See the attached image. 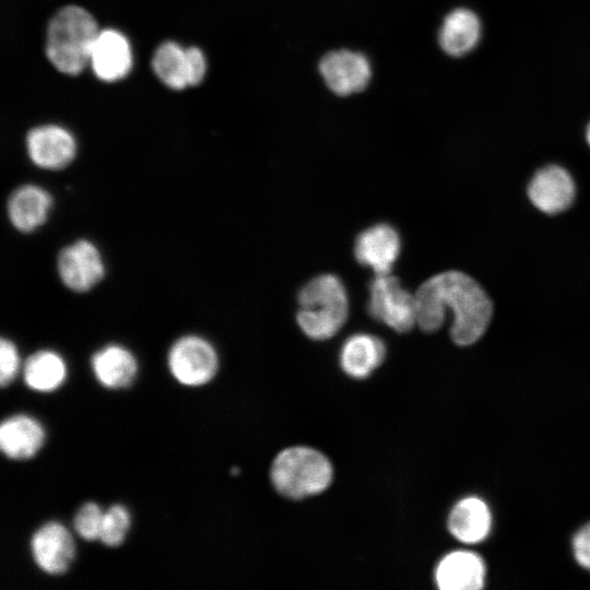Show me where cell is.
Returning <instances> with one entry per match:
<instances>
[{
    "instance_id": "9a60e30c",
    "label": "cell",
    "mask_w": 590,
    "mask_h": 590,
    "mask_svg": "<svg viewBox=\"0 0 590 590\" xmlns=\"http://www.w3.org/2000/svg\"><path fill=\"white\" fill-rule=\"evenodd\" d=\"M486 568L476 553L457 550L437 564L434 578L441 590H479L484 587Z\"/></svg>"
},
{
    "instance_id": "ba28073f",
    "label": "cell",
    "mask_w": 590,
    "mask_h": 590,
    "mask_svg": "<svg viewBox=\"0 0 590 590\" xmlns=\"http://www.w3.org/2000/svg\"><path fill=\"white\" fill-rule=\"evenodd\" d=\"M57 270L62 283L76 293L92 290L105 275L99 250L86 239H79L60 250Z\"/></svg>"
},
{
    "instance_id": "d6986e66",
    "label": "cell",
    "mask_w": 590,
    "mask_h": 590,
    "mask_svg": "<svg viewBox=\"0 0 590 590\" xmlns=\"http://www.w3.org/2000/svg\"><path fill=\"white\" fill-rule=\"evenodd\" d=\"M386 357L385 343L373 334L356 333L349 337L340 351L342 370L354 379H365Z\"/></svg>"
},
{
    "instance_id": "52a82bcc",
    "label": "cell",
    "mask_w": 590,
    "mask_h": 590,
    "mask_svg": "<svg viewBox=\"0 0 590 590\" xmlns=\"http://www.w3.org/2000/svg\"><path fill=\"white\" fill-rule=\"evenodd\" d=\"M152 68L160 81L172 90H184L202 82L205 57L198 47H182L175 42L161 44L152 58Z\"/></svg>"
},
{
    "instance_id": "5bb4252c",
    "label": "cell",
    "mask_w": 590,
    "mask_h": 590,
    "mask_svg": "<svg viewBox=\"0 0 590 590\" xmlns=\"http://www.w3.org/2000/svg\"><path fill=\"white\" fill-rule=\"evenodd\" d=\"M104 82L123 79L132 67V50L127 37L116 30L99 31L92 47L90 63Z\"/></svg>"
},
{
    "instance_id": "ac0fdd59",
    "label": "cell",
    "mask_w": 590,
    "mask_h": 590,
    "mask_svg": "<svg viewBox=\"0 0 590 590\" xmlns=\"http://www.w3.org/2000/svg\"><path fill=\"white\" fill-rule=\"evenodd\" d=\"M51 206L48 191L36 185H23L9 197L8 216L17 231L31 233L44 225Z\"/></svg>"
},
{
    "instance_id": "6da1fadb",
    "label": "cell",
    "mask_w": 590,
    "mask_h": 590,
    "mask_svg": "<svg viewBox=\"0 0 590 590\" xmlns=\"http://www.w3.org/2000/svg\"><path fill=\"white\" fill-rule=\"evenodd\" d=\"M414 295L416 323L425 332L440 329L450 309L453 316L450 335L458 345L475 343L491 322V299L479 283L463 272L451 270L433 275Z\"/></svg>"
},
{
    "instance_id": "8992f818",
    "label": "cell",
    "mask_w": 590,
    "mask_h": 590,
    "mask_svg": "<svg viewBox=\"0 0 590 590\" xmlns=\"http://www.w3.org/2000/svg\"><path fill=\"white\" fill-rule=\"evenodd\" d=\"M173 377L181 385L199 387L211 381L219 369L213 345L198 335H185L170 347L167 357Z\"/></svg>"
},
{
    "instance_id": "5b68a950",
    "label": "cell",
    "mask_w": 590,
    "mask_h": 590,
    "mask_svg": "<svg viewBox=\"0 0 590 590\" xmlns=\"http://www.w3.org/2000/svg\"><path fill=\"white\" fill-rule=\"evenodd\" d=\"M368 312L394 331L406 332L416 323L415 295L390 273L376 275L369 284Z\"/></svg>"
},
{
    "instance_id": "7a4b0ae2",
    "label": "cell",
    "mask_w": 590,
    "mask_h": 590,
    "mask_svg": "<svg viewBox=\"0 0 590 590\" xmlns=\"http://www.w3.org/2000/svg\"><path fill=\"white\" fill-rule=\"evenodd\" d=\"M99 33L93 15L78 5L60 9L50 20L46 35V55L61 73L79 74L90 63Z\"/></svg>"
},
{
    "instance_id": "30bf717a",
    "label": "cell",
    "mask_w": 590,
    "mask_h": 590,
    "mask_svg": "<svg viewBox=\"0 0 590 590\" xmlns=\"http://www.w3.org/2000/svg\"><path fill=\"white\" fill-rule=\"evenodd\" d=\"M30 545L35 564L48 575L64 574L75 557V544L71 533L57 521L38 528L32 535Z\"/></svg>"
},
{
    "instance_id": "2e32d148",
    "label": "cell",
    "mask_w": 590,
    "mask_h": 590,
    "mask_svg": "<svg viewBox=\"0 0 590 590\" xmlns=\"http://www.w3.org/2000/svg\"><path fill=\"white\" fill-rule=\"evenodd\" d=\"M42 424L26 414H15L1 423L0 448L12 460H27L36 456L45 442Z\"/></svg>"
},
{
    "instance_id": "7402d4cb",
    "label": "cell",
    "mask_w": 590,
    "mask_h": 590,
    "mask_svg": "<svg viewBox=\"0 0 590 590\" xmlns=\"http://www.w3.org/2000/svg\"><path fill=\"white\" fill-rule=\"evenodd\" d=\"M67 366L56 352L42 350L33 353L24 364L23 378L26 386L38 392L58 389L66 380Z\"/></svg>"
},
{
    "instance_id": "603a6c76",
    "label": "cell",
    "mask_w": 590,
    "mask_h": 590,
    "mask_svg": "<svg viewBox=\"0 0 590 590\" xmlns=\"http://www.w3.org/2000/svg\"><path fill=\"white\" fill-rule=\"evenodd\" d=\"M130 524L131 518L127 508L114 505L104 512L98 540L108 547H117L123 543Z\"/></svg>"
},
{
    "instance_id": "8fae6325",
    "label": "cell",
    "mask_w": 590,
    "mask_h": 590,
    "mask_svg": "<svg viewBox=\"0 0 590 590\" xmlns=\"http://www.w3.org/2000/svg\"><path fill=\"white\" fill-rule=\"evenodd\" d=\"M26 149L36 166L58 170L74 160L76 142L67 129L56 125H44L33 128L27 133Z\"/></svg>"
},
{
    "instance_id": "cb8c5ba5",
    "label": "cell",
    "mask_w": 590,
    "mask_h": 590,
    "mask_svg": "<svg viewBox=\"0 0 590 590\" xmlns=\"http://www.w3.org/2000/svg\"><path fill=\"white\" fill-rule=\"evenodd\" d=\"M104 511L95 503H85L76 512L73 524L76 533L85 541L99 539Z\"/></svg>"
},
{
    "instance_id": "484cf974",
    "label": "cell",
    "mask_w": 590,
    "mask_h": 590,
    "mask_svg": "<svg viewBox=\"0 0 590 590\" xmlns=\"http://www.w3.org/2000/svg\"><path fill=\"white\" fill-rule=\"evenodd\" d=\"M571 545L577 563L585 569L590 570V522L576 532Z\"/></svg>"
},
{
    "instance_id": "d4e9b609",
    "label": "cell",
    "mask_w": 590,
    "mask_h": 590,
    "mask_svg": "<svg viewBox=\"0 0 590 590\" xmlns=\"http://www.w3.org/2000/svg\"><path fill=\"white\" fill-rule=\"evenodd\" d=\"M0 384L9 386L16 377L20 368V356L15 344L2 337L0 342Z\"/></svg>"
},
{
    "instance_id": "9c48e42d",
    "label": "cell",
    "mask_w": 590,
    "mask_h": 590,
    "mask_svg": "<svg viewBox=\"0 0 590 590\" xmlns=\"http://www.w3.org/2000/svg\"><path fill=\"white\" fill-rule=\"evenodd\" d=\"M318 69L328 88L342 97L362 92L371 78L367 57L349 49L329 51L320 59Z\"/></svg>"
},
{
    "instance_id": "4316f807",
    "label": "cell",
    "mask_w": 590,
    "mask_h": 590,
    "mask_svg": "<svg viewBox=\"0 0 590 590\" xmlns=\"http://www.w3.org/2000/svg\"><path fill=\"white\" fill-rule=\"evenodd\" d=\"M586 138H587V141H588L589 145H590V123L587 127Z\"/></svg>"
},
{
    "instance_id": "3957f363",
    "label": "cell",
    "mask_w": 590,
    "mask_h": 590,
    "mask_svg": "<svg viewBox=\"0 0 590 590\" xmlns=\"http://www.w3.org/2000/svg\"><path fill=\"white\" fill-rule=\"evenodd\" d=\"M347 317V293L337 275H318L299 291L297 323L308 338L316 341L332 338Z\"/></svg>"
},
{
    "instance_id": "4fadbf2b",
    "label": "cell",
    "mask_w": 590,
    "mask_h": 590,
    "mask_svg": "<svg viewBox=\"0 0 590 590\" xmlns=\"http://www.w3.org/2000/svg\"><path fill=\"white\" fill-rule=\"evenodd\" d=\"M401 250L398 232L387 223L376 224L363 231L356 238V260L369 267L376 275L390 273Z\"/></svg>"
},
{
    "instance_id": "44dd1931",
    "label": "cell",
    "mask_w": 590,
    "mask_h": 590,
    "mask_svg": "<svg viewBox=\"0 0 590 590\" xmlns=\"http://www.w3.org/2000/svg\"><path fill=\"white\" fill-rule=\"evenodd\" d=\"M91 366L97 381L108 389L129 387L138 373L133 354L117 344L107 345L94 353Z\"/></svg>"
},
{
    "instance_id": "277c9868",
    "label": "cell",
    "mask_w": 590,
    "mask_h": 590,
    "mask_svg": "<svg viewBox=\"0 0 590 590\" xmlns=\"http://www.w3.org/2000/svg\"><path fill=\"white\" fill-rule=\"evenodd\" d=\"M270 477L279 494L290 499H304L324 492L333 480L330 460L317 449L293 446L274 458Z\"/></svg>"
},
{
    "instance_id": "7c38bea8",
    "label": "cell",
    "mask_w": 590,
    "mask_h": 590,
    "mask_svg": "<svg viewBox=\"0 0 590 590\" xmlns=\"http://www.w3.org/2000/svg\"><path fill=\"white\" fill-rule=\"evenodd\" d=\"M532 204L546 214L567 210L576 196V186L570 174L557 165L538 170L528 186Z\"/></svg>"
},
{
    "instance_id": "ffe728a7",
    "label": "cell",
    "mask_w": 590,
    "mask_h": 590,
    "mask_svg": "<svg viewBox=\"0 0 590 590\" xmlns=\"http://www.w3.org/2000/svg\"><path fill=\"white\" fill-rule=\"evenodd\" d=\"M481 22L469 9L458 8L449 12L439 28L440 48L451 57H462L479 44Z\"/></svg>"
},
{
    "instance_id": "e0dca14e",
    "label": "cell",
    "mask_w": 590,
    "mask_h": 590,
    "mask_svg": "<svg viewBox=\"0 0 590 590\" xmlns=\"http://www.w3.org/2000/svg\"><path fill=\"white\" fill-rule=\"evenodd\" d=\"M448 530L458 541L476 544L487 538L492 528V514L487 504L480 497L468 496L451 508Z\"/></svg>"
}]
</instances>
